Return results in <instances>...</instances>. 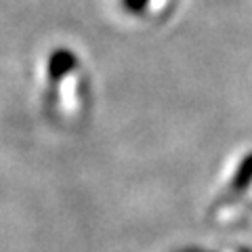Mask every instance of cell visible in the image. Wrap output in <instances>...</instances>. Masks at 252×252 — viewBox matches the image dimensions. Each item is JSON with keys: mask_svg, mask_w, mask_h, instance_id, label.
I'll list each match as a JSON object with an SVG mask.
<instances>
[{"mask_svg": "<svg viewBox=\"0 0 252 252\" xmlns=\"http://www.w3.org/2000/svg\"><path fill=\"white\" fill-rule=\"evenodd\" d=\"M145 4H147V0H124V6H126V9H128L130 13L143 11V9H145Z\"/></svg>", "mask_w": 252, "mask_h": 252, "instance_id": "obj_3", "label": "cell"}, {"mask_svg": "<svg viewBox=\"0 0 252 252\" xmlns=\"http://www.w3.org/2000/svg\"><path fill=\"white\" fill-rule=\"evenodd\" d=\"M252 177V156L248 158L246 162H244V166H242V170H240V177H238V181L240 183H246V181Z\"/></svg>", "mask_w": 252, "mask_h": 252, "instance_id": "obj_2", "label": "cell"}, {"mask_svg": "<svg viewBox=\"0 0 252 252\" xmlns=\"http://www.w3.org/2000/svg\"><path fill=\"white\" fill-rule=\"evenodd\" d=\"M76 55L67 49H57L49 57V78L53 82H59L63 76H67L76 67Z\"/></svg>", "mask_w": 252, "mask_h": 252, "instance_id": "obj_1", "label": "cell"}]
</instances>
